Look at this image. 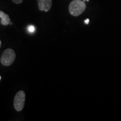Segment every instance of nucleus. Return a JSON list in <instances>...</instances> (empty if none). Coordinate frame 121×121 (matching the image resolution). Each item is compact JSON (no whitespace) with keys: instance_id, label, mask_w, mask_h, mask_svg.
Segmentation results:
<instances>
[{"instance_id":"nucleus-7","label":"nucleus","mask_w":121,"mask_h":121,"mask_svg":"<svg viewBox=\"0 0 121 121\" xmlns=\"http://www.w3.org/2000/svg\"><path fill=\"white\" fill-rule=\"evenodd\" d=\"M12 1L16 4H20L22 2L23 0H12Z\"/></svg>"},{"instance_id":"nucleus-10","label":"nucleus","mask_w":121,"mask_h":121,"mask_svg":"<svg viewBox=\"0 0 121 121\" xmlns=\"http://www.w3.org/2000/svg\"><path fill=\"white\" fill-rule=\"evenodd\" d=\"M1 76H0V80H1Z\"/></svg>"},{"instance_id":"nucleus-4","label":"nucleus","mask_w":121,"mask_h":121,"mask_svg":"<svg viewBox=\"0 0 121 121\" xmlns=\"http://www.w3.org/2000/svg\"><path fill=\"white\" fill-rule=\"evenodd\" d=\"M40 11H49L52 6V0H37Z\"/></svg>"},{"instance_id":"nucleus-2","label":"nucleus","mask_w":121,"mask_h":121,"mask_svg":"<svg viewBox=\"0 0 121 121\" xmlns=\"http://www.w3.org/2000/svg\"><path fill=\"white\" fill-rule=\"evenodd\" d=\"M16 59V53L14 50L8 48L4 50L1 55L0 61L1 64L4 66H9L14 62Z\"/></svg>"},{"instance_id":"nucleus-5","label":"nucleus","mask_w":121,"mask_h":121,"mask_svg":"<svg viewBox=\"0 0 121 121\" xmlns=\"http://www.w3.org/2000/svg\"><path fill=\"white\" fill-rule=\"evenodd\" d=\"M0 18H1V24L3 25H7L11 23L9 15L1 10H0Z\"/></svg>"},{"instance_id":"nucleus-9","label":"nucleus","mask_w":121,"mask_h":121,"mask_svg":"<svg viewBox=\"0 0 121 121\" xmlns=\"http://www.w3.org/2000/svg\"><path fill=\"white\" fill-rule=\"evenodd\" d=\"M1 45H2V42H1V40H0V49H1Z\"/></svg>"},{"instance_id":"nucleus-1","label":"nucleus","mask_w":121,"mask_h":121,"mask_svg":"<svg viewBox=\"0 0 121 121\" xmlns=\"http://www.w3.org/2000/svg\"><path fill=\"white\" fill-rule=\"evenodd\" d=\"M86 9L85 2L80 0H73L69 4V11L73 16H78L84 13Z\"/></svg>"},{"instance_id":"nucleus-11","label":"nucleus","mask_w":121,"mask_h":121,"mask_svg":"<svg viewBox=\"0 0 121 121\" xmlns=\"http://www.w3.org/2000/svg\"><path fill=\"white\" fill-rule=\"evenodd\" d=\"M87 1H89V0H87Z\"/></svg>"},{"instance_id":"nucleus-6","label":"nucleus","mask_w":121,"mask_h":121,"mask_svg":"<svg viewBox=\"0 0 121 121\" xmlns=\"http://www.w3.org/2000/svg\"><path fill=\"white\" fill-rule=\"evenodd\" d=\"M28 30L30 33H33L35 31V27L33 25H29L28 27Z\"/></svg>"},{"instance_id":"nucleus-3","label":"nucleus","mask_w":121,"mask_h":121,"mask_svg":"<svg viewBox=\"0 0 121 121\" xmlns=\"http://www.w3.org/2000/svg\"><path fill=\"white\" fill-rule=\"evenodd\" d=\"M26 95L22 90L18 91L15 95L13 100V107L17 112H21L23 109L25 103Z\"/></svg>"},{"instance_id":"nucleus-8","label":"nucleus","mask_w":121,"mask_h":121,"mask_svg":"<svg viewBox=\"0 0 121 121\" xmlns=\"http://www.w3.org/2000/svg\"><path fill=\"white\" fill-rule=\"evenodd\" d=\"M85 22L86 24H88L89 22V19H86V20H85Z\"/></svg>"}]
</instances>
